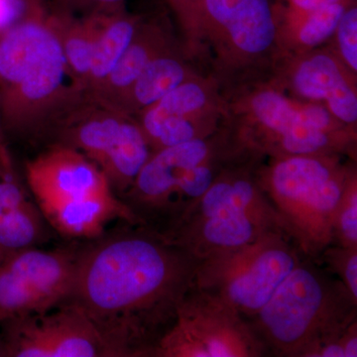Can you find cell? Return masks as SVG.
I'll list each match as a JSON object with an SVG mask.
<instances>
[{
	"label": "cell",
	"instance_id": "obj_22",
	"mask_svg": "<svg viewBox=\"0 0 357 357\" xmlns=\"http://www.w3.org/2000/svg\"><path fill=\"white\" fill-rule=\"evenodd\" d=\"M48 13L70 77L77 88L84 91L98 33V13L76 17L73 11L60 7Z\"/></svg>",
	"mask_w": 357,
	"mask_h": 357
},
{
	"label": "cell",
	"instance_id": "obj_26",
	"mask_svg": "<svg viewBox=\"0 0 357 357\" xmlns=\"http://www.w3.org/2000/svg\"><path fill=\"white\" fill-rule=\"evenodd\" d=\"M335 244L357 248V178L347 188L335 220Z\"/></svg>",
	"mask_w": 357,
	"mask_h": 357
},
{
	"label": "cell",
	"instance_id": "obj_31",
	"mask_svg": "<svg viewBox=\"0 0 357 357\" xmlns=\"http://www.w3.org/2000/svg\"><path fill=\"white\" fill-rule=\"evenodd\" d=\"M0 171L8 175H14L13 159L4 141L1 123H0Z\"/></svg>",
	"mask_w": 357,
	"mask_h": 357
},
{
	"label": "cell",
	"instance_id": "obj_9",
	"mask_svg": "<svg viewBox=\"0 0 357 357\" xmlns=\"http://www.w3.org/2000/svg\"><path fill=\"white\" fill-rule=\"evenodd\" d=\"M45 132L98 165L112 189L128 191L152 154L137 119L82 91L54 115Z\"/></svg>",
	"mask_w": 357,
	"mask_h": 357
},
{
	"label": "cell",
	"instance_id": "obj_29",
	"mask_svg": "<svg viewBox=\"0 0 357 357\" xmlns=\"http://www.w3.org/2000/svg\"><path fill=\"white\" fill-rule=\"evenodd\" d=\"M60 8L73 11L76 8L89 10V13L107 11L121 6L123 0H57Z\"/></svg>",
	"mask_w": 357,
	"mask_h": 357
},
{
	"label": "cell",
	"instance_id": "obj_5",
	"mask_svg": "<svg viewBox=\"0 0 357 357\" xmlns=\"http://www.w3.org/2000/svg\"><path fill=\"white\" fill-rule=\"evenodd\" d=\"M262 159L243 148L162 236L201 261L272 234L288 236L258 182Z\"/></svg>",
	"mask_w": 357,
	"mask_h": 357
},
{
	"label": "cell",
	"instance_id": "obj_20",
	"mask_svg": "<svg viewBox=\"0 0 357 357\" xmlns=\"http://www.w3.org/2000/svg\"><path fill=\"white\" fill-rule=\"evenodd\" d=\"M43 213L26 196L15 175L0 178V248L7 252L31 248L43 236Z\"/></svg>",
	"mask_w": 357,
	"mask_h": 357
},
{
	"label": "cell",
	"instance_id": "obj_25",
	"mask_svg": "<svg viewBox=\"0 0 357 357\" xmlns=\"http://www.w3.org/2000/svg\"><path fill=\"white\" fill-rule=\"evenodd\" d=\"M331 47L354 74H357V8L347 7L333 33Z\"/></svg>",
	"mask_w": 357,
	"mask_h": 357
},
{
	"label": "cell",
	"instance_id": "obj_19",
	"mask_svg": "<svg viewBox=\"0 0 357 357\" xmlns=\"http://www.w3.org/2000/svg\"><path fill=\"white\" fill-rule=\"evenodd\" d=\"M199 74L204 73L180 40L146 66L129 89L119 110L135 117L174 89Z\"/></svg>",
	"mask_w": 357,
	"mask_h": 357
},
{
	"label": "cell",
	"instance_id": "obj_33",
	"mask_svg": "<svg viewBox=\"0 0 357 357\" xmlns=\"http://www.w3.org/2000/svg\"><path fill=\"white\" fill-rule=\"evenodd\" d=\"M9 252H7L6 250H4L3 248H0V265L3 263L4 260L6 259L7 256H8Z\"/></svg>",
	"mask_w": 357,
	"mask_h": 357
},
{
	"label": "cell",
	"instance_id": "obj_7",
	"mask_svg": "<svg viewBox=\"0 0 357 357\" xmlns=\"http://www.w3.org/2000/svg\"><path fill=\"white\" fill-rule=\"evenodd\" d=\"M257 178L288 236L318 261L335 244V220L347 188L357 178L356 159L335 154L262 159Z\"/></svg>",
	"mask_w": 357,
	"mask_h": 357
},
{
	"label": "cell",
	"instance_id": "obj_16",
	"mask_svg": "<svg viewBox=\"0 0 357 357\" xmlns=\"http://www.w3.org/2000/svg\"><path fill=\"white\" fill-rule=\"evenodd\" d=\"M26 180L38 206L112 192L102 171L86 155L54 143L26 164Z\"/></svg>",
	"mask_w": 357,
	"mask_h": 357
},
{
	"label": "cell",
	"instance_id": "obj_11",
	"mask_svg": "<svg viewBox=\"0 0 357 357\" xmlns=\"http://www.w3.org/2000/svg\"><path fill=\"white\" fill-rule=\"evenodd\" d=\"M266 349L236 310L192 284L152 357H262Z\"/></svg>",
	"mask_w": 357,
	"mask_h": 357
},
{
	"label": "cell",
	"instance_id": "obj_18",
	"mask_svg": "<svg viewBox=\"0 0 357 357\" xmlns=\"http://www.w3.org/2000/svg\"><path fill=\"white\" fill-rule=\"evenodd\" d=\"M39 208L54 229L73 238H98L115 218L139 223L130 208L114 196V192L43 204Z\"/></svg>",
	"mask_w": 357,
	"mask_h": 357
},
{
	"label": "cell",
	"instance_id": "obj_12",
	"mask_svg": "<svg viewBox=\"0 0 357 357\" xmlns=\"http://www.w3.org/2000/svg\"><path fill=\"white\" fill-rule=\"evenodd\" d=\"M77 255L32 248L9 253L0 265V325L62 304L72 288Z\"/></svg>",
	"mask_w": 357,
	"mask_h": 357
},
{
	"label": "cell",
	"instance_id": "obj_32",
	"mask_svg": "<svg viewBox=\"0 0 357 357\" xmlns=\"http://www.w3.org/2000/svg\"><path fill=\"white\" fill-rule=\"evenodd\" d=\"M0 356H6V345H4L3 338H2L1 333H0Z\"/></svg>",
	"mask_w": 357,
	"mask_h": 357
},
{
	"label": "cell",
	"instance_id": "obj_21",
	"mask_svg": "<svg viewBox=\"0 0 357 357\" xmlns=\"http://www.w3.org/2000/svg\"><path fill=\"white\" fill-rule=\"evenodd\" d=\"M98 33L86 93L96 91L107 79L130 44L141 18L121 10V6L98 11Z\"/></svg>",
	"mask_w": 357,
	"mask_h": 357
},
{
	"label": "cell",
	"instance_id": "obj_10",
	"mask_svg": "<svg viewBox=\"0 0 357 357\" xmlns=\"http://www.w3.org/2000/svg\"><path fill=\"white\" fill-rule=\"evenodd\" d=\"M305 256L287 234H272L201 260L194 285L248 319L266 304Z\"/></svg>",
	"mask_w": 357,
	"mask_h": 357
},
{
	"label": "cell",
	"instance_id": "obj_1",
	"mask_svg": "<svg viewBox=\"0 0 357 357\" xmlns=\"http://www.w3.org/2000/svg\"><path fill=\"white\" fill-rule=\"evenodd\" d=\"M199 260L139 223L79 251L68 303L112 357H152L194 284Z\"/></svg>",
	"mask_w": 357,
	"mask_h": 357
},
{
	"label": "cell",
	"instance_id": "obj_15",
	"mask_svg": "<svg viewBox=\"0 0 357 357\" xmlns=\"http://www.w3.org/2000/svg\"><path fill=\"white\" fill-rule=\"evenodd\" d=\"M270 77L288 95L303 102L321 103L337 121L356 128V75L330 45L282 54Z\"/></svg>",
	"mask_w": 357,
	"mask_h": 357
},
{
	"label": "cell",
	"instance_id": "obj_4",
	"mask_svg": "<svg viewBox=\"0 0 357 357\" xmlns=\"http://www.w3.org/2000/svg\"><path fill=\"white\" fill-rule=\"evenodd\" d=\"M82 89L70 77L48 10L38 0L0 38V123L8 132H45Z\"/></svg>",
	"mask_w": 357,
	"mask_h": 357
},
{
	"label": "cell",
	"instance_id": "obj_13",
	"mask_svg": "<svg viewBox=\"0 0 357 357\" xmlns=\"http://www.w3.org/2000/svg\"><path fill=\"white\" fill-rule=\"evenodd\" d=\"M135 119L155 152L217 132L227 119V102L217 79L199 74L142 110Z\"/></svg>",
	"mask_w": 357,
	"mask_h": 357
},
{
	"label": "cell",
	"instance_id": "obj_6",
	"mask_svg": "<svg viewBox=\"0 0 357 357\" xmlns=\"http://www.w3.org/2000/svg\"><path fill=\"white\" fill-rule=\"evenodd\" d=\"M246 321L268 356L310 357L357 321V299L337 276L305 256Z\"/></svg>",
	"mask_w": 357,
	"mask_h": 357
},
{
	"label": "cell",
	"instance_id": "obj_23",
	"mask_svg": "<svg viewBox=\"0 0 357 357\" xmlns=\"http://www.w3.org/2000/svg\"><path fill=\"white\" fill-rule=\"evenodd\" d=\"M347 7V3L333 4L277 22L282 54L301 53L330 42Z\"/></svg>",
	"mask_w": 357,
	"mask_h": 357
},
{
	"label": "cell",
	"instance_id": "obj_24",
	"mask_svg": "<svg viewBox=\"0 0 357 357\" xmlns=\"http://www.w3.org/2000/svg\"><path fill=\"white\" fill-rule=\"evenodd\" d=\"M317 262L337 276L357 299V248L333 244L321 253Z\"/></svg>",
	"mask_w": 357,
	"mask_h": 357
},
{
	"label": "cell",
	"instance_id": "obj_2",
	"mask_svg": "<svg viewBox=\"0 0 357 357\" xmlns=\"http://www.w3.org/2000/svg\"><path fill=\"white\" fill-rule=\"evenodd\" d=\"M185 50L222 91L267 79L282 55L269 0H170Z\"/></svg>",
	"mask_w": 357,
	"mask_h": 357
},
{
	"label": "cell",
	"instance_id": "obj_27",
	"mask_svg": "<svg viewBox=\"0 0 357 357\" xmlns=\"http://www.w3.org/2000/svg\"><path fill=\"white\" fill-rule=\"evenodd\" d=\"M357 356V321L347 332L332 342L319 345L310 354V357H356Z\"/></svg>",
	"mask_w": 357,
	"mask_h": 357
},
{
	"label": "cell",
	"instance_id": "obj_14",
	"mask_svg": "<svg viewBox=\"0 0 357 357\" xmlns=\"http://www.w3.org/2000/svg\"><path fill=\"white\" fill-rule=\"evenodd\" d=\"M0 326L6 356L112 357L95 326L68 303L44 314L7 319Z\"/></svg>",
	"mask_w": 357,
	"mask_h": 357
},
{
	"label": "cell",
	"instance_id": "obj_28",
	"mask_svg": "<svg viewBox=\"0 0 357 357\" xmlns=\"http://www.w3.org/2000/svg\"><path fill=\"white\" fill-rule=\"evenodd\" d=\"M38 0H0V38L27 15Z\"/></svg>",
	"mask_w": 357,
	"mask_h": 357
},
{
	"label": "cell",
	"instance_id": "obj_8",
	"mask_svg": "<svg viewBox=\"0 0 357 357\" xmlns=\"http://www.w3.org/2000/svg\"><path fill=\"white\" fill-rule=\"evenodd\" d=\"M239 151L225 121L208 137L152 152L121 201L140 225L163 236Z\"/></svg>",
	"mask_w": 357,
	"mask_h": 357
},
{
	"label": "cell",
	"instance_id": "obj_30",
	"mask_svg": "<svg viewBox=\"0 0 357 357\" xmlns=\"http://www.w3.org/2000/svg\"><path fill=\"white\" fill-rule=\"evenodd\" d=\"M347 0H289L291 6L289 17L305 15L324 7L337 3H347Z\"/></svg>",
	"mask_w": 357,
	"mask_h": 357
},
{
	"label": "cell",
	"instance_id": "obj_3",
	"mask_svg": "<svg viewBox=\"0 0 357 357\" xmlns=\"http://www.w3.org/2000/svg\"><path fill=\"white\" fill-rule=\"evenodd\" d=\"M227 122L237 144L264 157L335 154L356 159V128L321 103L288 95L271 77L223 91Z\"/></svg>",
	"mask_w": 357,
	"mask_h": 357
},
{
	"label": "cell",
	"instance_id": "obj_17",
	"mask_svg": "<svg viewBox=\"0 0 357 357\" xmlns=\"http://www.w3.org/2000/svg\"><path fill=\"white\" fill-rule=\"evenodd\" d=\"M180 42L160 21H141L128 49L102 86L88 93L96 100L119 109L134 82L150 62Z\"/></svg>",
	"mask_w": 357,
	"mask_h": 357
}]
</instances>
